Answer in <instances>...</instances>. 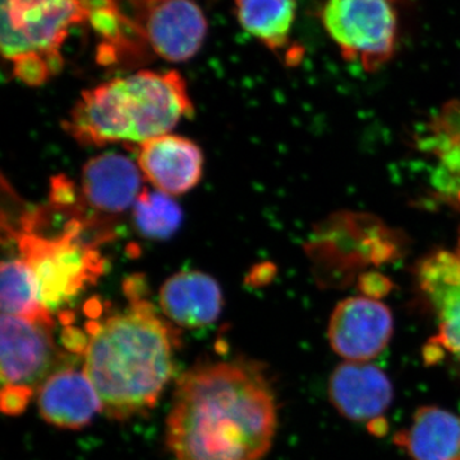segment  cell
Masks as SVG:
<instances>
[{
    "label": "cell",
    "instance_id": "6da1fadb",
    "mask_svg": "<svg viewBox=\"0 0 460 460\" xmlns=\"http://www.w3.org/2000/svg\"><path fill=\"white\" fill-rule=\"evenodd\" d=\"M277 426L274 389L259 363H202L178 381L166 445L175 460H262Z\"/></svg>",
    "mask_w": 460,
    "mask_h": 460
},
{
    "label": "cell",
    "instance_id": "7a4b0ae2",
    "mask_svg": "<svg viewBox=\"0 0 460 460\" xmlns=\"http://www.w3.org/2000/svg\"><path fill=\"white\" fill-rule=\"evenodd\" d=\"M129 296L124 313L89 323L84 350V371L117 420L153 410L174 371V332L146 299Z\"/></svg>",
    "mask_w": 460,
    "mask_h": 460
},
{
    "label": "cell",
    "instance_id": "3957f363",
    "mask_svg": "<svg viewBox=\"0 0 460 460\" xmlns=\"http://www.w3.org/2000/svg\"><path fill=\"white\" fill-rule=\"evenodd\" d=\"M193 113L178 72L140 71L84 91L66 129L84 145L144 144Z\"/></svg>",
    "mask_w": 460,
    "mask_h": 460
},
{
    "label": "cell",
    "instance_id": "277c9868",
    "mask_svg": "<svg viewBox=\"0 0 460 460\" xmlns=\"http://www.w3.org/2000/svg\"><path fill=\"white\" fill-rule=\"evenodd\" d=\"M89 21L86 0H0V47L21 83L39 86L63 66L72 27Z\"/></svg>",
    "mask_w": 460,
    "mask_h": 460
},
{
    "label": "cell",
    "instance_id": "5b68a950",
    "mask_svg": "<svg viewBox=\"0 0 460 460\" xmlns=\"http://www.w3.org/2000/svg\"><path fill=\"white\" fill-rule=\"evenodd\" d=\"M83 234L84 222L78 219L66 223L54 237L27 228L14 234L20 257L31 268L41 302L50 313L69 304L104 272V259Z\"/></svg>",
    "mask_w": 460,
    "mask_h": 460
},
{
    "label": "cell",
    "instance_id": "8992f818",
    "mask_svg": "<svg viewBox=\"0 0 460 460\" xmlns=\"http://www.w3.org/2000/svg\"><path fill=\"white\" fill-rule=\"evenodd\" d=\"M131 45L137 41L168 62L192 59L204 44L208 21L196 0H107Z\"/></svg>",
    "mask_w": 460,
    "mask_h": 460
},
{
    "label": "cell",
    "instance_id": "52a82bcc",
    "mask_svg": "<svg viewBox=\"0 0 460 460\" xmlns=\"http://www.w3.org/2000/svg\"><path fill=\"white\" fill-rule=\"evenodd\" d=\"M321 22L341 56L376 71L395 53L399 18L395 0H326Z\"/></svg>",
    "mask_w": 460,
    "mask_h": 460
},
{
    "label": "cell",
    "instance_id": "ba28073f",
    "mask_svg": "<svg viewBox=\"0 0 460 460\" xmlns=\"http://www.w3.org/2000/svg\"><path fill=\"white\" fill-rule=\"evenodd\" d=\"M53 326L2 314L0 319V405L8 416L26 410L33 392L51 375L57 349Z\"/></svg>",
    "mask_w": 460,
    "mask_h": 460
},
{
    "label": "cell",
    "instance_id": "9c48e42d",
    "mask_svg": "<svg viewBox=\"0 0 460 460\" xmlns=\"http://www.w3.org/2000/svg\"><path fill=\"white\" fill-rule=\"evenodd\" d=\"M329 402L343 419L386 434V413L394 402V386L385 372L370 362H343L328 381Z\"/></svg>",
    "mask_w": 460,
    "mask_h": 460
},
{
    "label": "cell",
    "instance_id": "30bf717a",
    "mask_svg": "<svg viewBox=\"0 0 460 460\" xmlns=\"http://www.w3.org/2000/svg\"><path fill=\"white\" fill-rule=\"evenodd\" d=\"M394 334L392 311L375 296H349L330 316L328 341L347 362H371L385 352Z\"/></svg>",
    "mask_w": 460,
    "mask_h": 460
},
{
    "label": "cell",
    "instance_id": "8fae6325",
    "mask_svg": "<svg viewBox=\"0 0 460 460\" xmlns=\"http://www.w3.org/2000/svg\"><path fill=\"white\" fill-rule=\"evenodd\" d=\"M419 279L436 320L438 334L429 341V362L449 354L460 356V259L456 253L438 251L423 260Z\"/></svg>",
    "mask_w": 460,
    "mask_h": 460
},
{
    "label": "cell",
    "instance_id": "7c38bea8",
    "mask_svg": "<svg viewBox=\"0 0 460 460\" xmlns=\"http://www.w3.org/2000/svg\"><path fill=\"white\" fill-rule=\"evenodd\" d=\"M137 165L156 190L178 196L198 186L204 156L195 142L168 133L138 146Z\"/></svg>",
    "mask_w": 460,
    "mask_h": 460
},
{
    "label": "cell",
    "instance_id": "4fadbf2b",
    "mask_svg": "<svg viewBox=\"0 0 460 460\" xmlns=\"http://www.w3.org/2000/svg\"><path fill=\"white\" fill-rule=\"evenodd\" d=\"M141 174L138 165L120 154L93 157L83 168L81 199L96 213L122 214L141 195Z\"/></svg>",
    "mask_w": 460,
    "mask_h": 460
},
{
    "label": "cell",
    "instance_id": "5bb4252c",
    "mask_svg": "<svg viewBox=\"0 0 460 460\" xmlns=\"http://www.w3.org/2000/svg\"><path fill=\"white\" fill-rule=\"evenodd\" d=\"M38 407L42 420L65 429H83L102 411V401L86 372L74 367L54 371L42 383Z\"/></svg>",
    "mask_w": 460,
    "mask_h": 460
},
{
    "label": "cell",
    "instance_id": "9a60e30c",
    "mask_svg": "<svg viewBox=\"0 0 460 460\" xmlns=\"http://www.w3.org/2000/svg\"><path fill=\"white\" fill-rule=\"evenodd\" d=\"M163 313L181 328H204L222 313L219 284L201 271H181L163 284L159 292Z\"/></svg>",
    "mask_w": 460,
    "mask_h": 460
},
{
    "label": "cell",
    "instance_id": "2e32d148",
    "mask_svg": "<svg viewBox=\"0 0 460 460\" xmlns=\"http://www.w3.org/2000/svg\"><path fill=\"white\" fill-rule=\"evenodd\" d=\"M393 441L411 460H460V417L438 405H423Z\"/></svg>",
    "mask_w": 460,
    "mask_h": 460
},
{
    "label": "cell",
    "instance_id": "e0dca14e",
    "mask_svg": "<svg viewBox=\"0 0 460 460\" xmlns=\"http://www.w3.org/2000/svg\"><path fill=\"white\" fill-rule=\"evenodd\" d=\"M420 146L435 160L436 189L456 198L460 192V100L447 102L431 118Z\"/></svg>",
    "mask_w": 460,
    "mask_h": 460
},
{
    "label": "cell",
    "instance_id": "ac0fdd59",
    "mask_svg": "<svg viewBox=\"0 0 460 460\" xmlns=\"http://www.w3.org/2000/svg\"><path fill=\"white\" fill-rule=\"evenodd\" d=\"M239 23L271 50L290 41L296 17V0H234Z\"/></svg>",
    "mask_w": 460,
    "mask_h": 460
},
{
    "label": "cell",
    "instance_id": "d6986e66",
    "mask_svg": "<svg viewBox=\"0 0 460 460\" xmlns=\"http://www.w3.org/2000/svg\"><path fill=\"white\" fill-rule=\"evenodd\" d=\"M0 307L2 314L54 326L50 311L41 302L35 275L22 257L2 263Z\"/></svg>",
    "mask_w": 460,
    "mask_h": 460
},
{
    "label": "cell",
    "instance_id": "ffe728a7",
    "mask_svg": "<svg viewBox=\"0 0 460 460\" xmlns=\"http://www.w3.org/2000/svg\"><path fill=\"white\" fill-rule=\"evenodd\" d=\"M136 228L142 235L153 239L171 237L180 228L181 210L172 196L160 190H142L133 206Z\"/></svg>",
    "mask_w": 460,
    "mask_h": 460
},
{
    "label": "cell",
    "instance_id": "44dd1931",
    "mask_svg": "<svg viewBox=\"0 0 460 460\" xmlns=\"http://www.w3.org/2000/svg\"><path fill=\"white\" fill-rule=\"evenodd\" d=\"M453 199H454V201H456V204L458 205V208H459V210H460V192ZM456 255H458V257L460 259V235H459L458 251H456Z\"/></svg>",
    "mask_w": 460,
    "mask_h": 460
}]
</instances>
